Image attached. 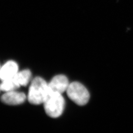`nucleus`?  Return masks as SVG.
Returning a JSON list of instances; mask_svg holds the SVG:
<instances>
[{"label": "nucleus", "mask_w": 133, "mask_h": 133, "mask_svg": "<svg viewBox=\"0 0 133 133\" xmlns=\"http://www.w3.org/2000/svg\"><path fill=\"white\" fill-rule=\"evenodd\" d=\"M48 83L41 77H36L31 82L29 90L28 99L33 105L43 104L49 94Z\"/></svg>", "instance_id": "nucleus-1"}, {"label": "nucleus", "mask_w": 133, "mask_h": 133, "mask_svg": "<svg viewBox=\"0 0 133 133\" xmlns=\"http://www.w3.org/2000/svg\"><path fill=\"white\" fill-rule=\"evenodd\" d=\"M45 112L52 118H57L62 114L65 107V100L62 94L49 92L43 103Z\"/></svg>", "instance_id": "nucleus-2"}, {"label": "nucleus", "mask_w": 133, "mask_h": 133, "mask_svg": "<svg viewBox=\"0 0 133 133\" xmlns=\"http://www.w3.org/2000/svg\"><path fill=\"white\" fill-rule=\"evenodd\" d=\"M66 92L69 98L79 105H86L90 98V95L87 89L78 82L70 83Z\"/></svg>", "instance_id": "nucleus-3"}, {"label": "nucleus", "mask_w": 133, "mask_h": 133, "mask_svg": "<svg viewBox=\"0 0 133 133\" xmlns=\"http://www.w3.org/2000/svg\"><path fill=\"white\" fill-rule=\"evenodd\" d=\"M70 83L66 76L60 75L54 76L48 83L49 92L62 94L66 91Z\"/></svg>", "instance_id": "nucleus-4"}, {"label": "nucleus", "mask_w": 133, "mask_h": 133, "mask_svg": "<svg viewBox=\"0 0 133 133\" xmlns=\"http://www.w3.org/2000/svg\"><path fill=\"white\" fill-rule=\"evenodd\" d=\"M26 99L24 93L11 91L5 92L1 97V100L5 104L9 105H18L23 103Z\"/></svg>", "instance_id": "nucleus-5"}, {"label": "nucleus", "mask_w": 133, "mask_h": 133, "mask_svg": "<svg viewBox=\"0 0 133 133\" xmlns=\"http://www.w3.org/2000/svg\"><path fill=\"white\" fill-rule=\"evenodd\" d=\"M18 72L17 64L14 61H9L0 68V79L3 81L12 78Z\"/></svg>", "instance_id": "nucleus-6"}, {"label": "nucleus", "mask_w": 133, "mask_h": 133, "mask_svg": "<svg viewBox=\"0 0 133 133\" xmlns=\"http://www.w3.org/2000/svg\"><path fill=\"white\" fill-rule=\"evenodd\" d=\"M31 72L29 70H24L18 71L13 77L17 84L20 87L21 86L27 85L31 78Z\"/></svg>", "instance_id": "nucleus-7"}, {"label": "nucleus", "mask_w": 133, "mask_h": 133, "mask_svg": "<svg viewBox=\"0 0 133 133\" xmlns=\"http://www.w3.org/2000/svg\"><path fill=\"white\" fill-rule=\"evenodd\" d=\"M19 87L20 86L14 81L13 77L8 80L3 81L2 83L1 84V90L5 92L15 90Z\"/></svg>", "instance_id": "nucleus-8"}, {"label": "nucleus", "mask_w": 133, "mask_h": 133, "mask_svg": "<svg viewBox=\"0 0 133 133\" xmlns=\"http://www.w3.org/2000/svg\"><path fill=\"white\" fill-rule=\"evenodd\" d=\"M1 91V84H0V91Z\"/></svg>", "instance_id": "nucleus-9"}, {"label": "nucleus", "mask_w": 133, "mask_h": 133, "mask_svg": "<svg viewBox=\"0 0 133 133\" xmlns=\"http://www.w3.org/2000/svg\"><path fill=\"white\" fill-rule=\"evenodd\" d=\"M0 68H1V66H0Z\"/></svg>", "instance_id": "nucleus-10"}]
</instances>
